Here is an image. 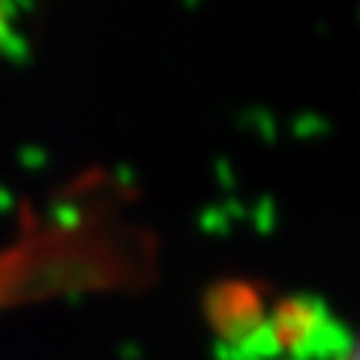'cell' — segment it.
Masks as SVG:
<instances>
[{
	"mask_svg": "<svg viewBox=\"0 0 360 360\" xmlns=\"http://www.w3.org/2000/svg\"><path fill=\"white\" fill-rule=\"evenodd\" d=\"M342 360H360V342H357V345H352V348H348V354H345Z\"/></svg>",
	"mask_w": 360,
	"mask_h": 360,
	"instance_id": "obj_1",
	"label": "cell"
}]
</instances>
